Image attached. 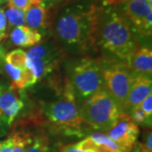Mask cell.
<instances>
[{"instance_id": "1", "label": "cell", "mask_w": 152, "mask_h": 152, "mask_svg": "<svg viewBox=\"0 0 152 152\" xmlns=\"http://www.w3.org/2000/svg\"><path fill=\"white\" fill-rule=\"evenodd\" d=\"M102 8L93 3L77 4L66 8L56 24V34L60 42L81 51L94 47Z\"/></svg>"}, {"instance_id": "2", "label": "cell", "mask_w": 152, "mask_h": 152, "mask_svg": "<svg viewBox=\"0 0 152 152\" xmlns=\"http://www.w3.org/2000/svg\"><path fill=\"white\" fill-rule=\"evenodd\" d=\"M135 31L130 22L113 6L102 8L98 18L96 44L122 59L137 51Z\"/></svg>"}, {"instance_id": "3", "label": "cell", "mask_w": 152, "mask_h": 152, "mask_svg": "<svg viewBox=\"0 0 152 152\" xmlns=\"http://www.w3.org/2000/svg\"><path fill=\"white\" fill-rule=\"evenodd\" d=\"M79 109L82 118L91 128L106 132L123 112L106 88L82 102Z\"/></svg>"}, {"instance_id": "4", "label": "cell", "mask_w": 152, "mask_h": 152, "mask_svg": "<svg viewBox=\"0 0 152 152\" xmlns=\"http://www.w3.org/2000/svg\"><path fill=\"white\" fill-rule=\"evenodd\" d=\"M59 100L48 105L45 113L49 121L61 127H67L85 135V125L88 124L80 114L75 90L70 80L66 79Z\"/></svg>"}, {"instance_id": "5", "label": "cell", "mask_w": 152, "mask_h": 152, "mask_svg": "<svg viewBox=\"0 0 152 152\" xmlns=\"http://www.w3.org/2000/svg\"><path fill=\"white\" fill-rule=\"evenodd\" d=\"M69 80L75 90L76 99L80 102L106 88L101 64L90 58L75 62L71 68Z\"/></svg>"}, {"instance_id": "6", "label": "cell", "mask_w": 152, "mask_h": 152, "mask_svg": "<svg viewBox=\"0 0 152 152\" xmlns=\"http://www.w3.org/2000/svg\"><path fill=\"white\" fill-rule=\"evenodd\" d=\"M105 87L123 112L129 91L131 82L135 73L130 71L124 64L102 65Z\"/></svg>"}, {"instance_id": "7", "label": "cell", "mask_w": 152, "mask_h": 152, "mask_svg": "<svg viewBox=\"0 0 152 152\" xmlns=\"http://www.w3.org/2000/svg\"><path fill=\"white\" fill-rule=\"evenodd\" d=\"M122 14L130 22L134 31L151 37L152 30V0H132L123 4Z\"/></svg>"}, {"instance_id": "8", "label": "cell", "mask_w": 152, "mask_h": 152, "mask_svg": "<svg viewBox=\"0 0 152 152\" xmlns=\"http://www.w3.org/2000/svg\"><path fill=\"white\" fill-rule=\"evenodd\" d=\"M107 132L121 151L130 152L135 149L140 129L128 113L122 112L112 128Z\"/></svg>"}, {"instance_id": "9", "label": "cell", "mask_w": 152, "mask_h": 152, "mask_svg": "<svg viewBox=\"0 0 152 152\" xmlns=\"http://www.w3.org/2000/svg\"><path fill=\"white\" fill-rule=\"evenodd\" d=\"M150 94H151V78L145 75L135 74L131 82L124 113H127L139 107Z\"/></svg>"}, {"instance_id": "10", "label": "cell", "mask_w": 152, "mask_h": 152, "mask_svg": "<svg viewBox=\"0 0 152 152\" xmlns=\"http://www.w3.org/2000/svg\"><path fill=\"white\" fill-rule=\"evenodd\" d=\"M25 15L28 27L34 30L48 28L53 22V13L51 6L48 5L43 1L37 4H31Z\"/></svg>"}, {"instance_id": "11", "label": "cell", "mask_w": 152, "mask_h": 152, "mask_svg": "<svg viewBox=\"0 0 152 152\" xmlns=\"http://www.w3.org/2000/svg\"><path fill=\"white\" fill-rule=\"evenodd\" d=\"M127 67L138 75L151 77L152 52L149 48H141L127 58Z\"/></svg>"}, {"instance_id": "12", "label": "cell", "mask_w": 152, "mask_h": 152, "mask_svg": "<svg viewBox=\"0 0 152 152\" xmlns=\"http://www.w3.org/2000/svg\"><path fill=\"white\" fill-rule=\"evenodd\" d=\"M10 40L14 45L27 48L34 47L42 40V35L38 30L20 26L15 27L10 33Z\"/></svg>"}, {"instance_id": "13", "label": "cell", "mask_w": 152, "mask_h": 152, "mask_svg": "<svg viewBox=\"0 0 152 152\" xmlns=\"http://www.w3.org/2000/svg\"><path fill=\"white\" fill-rule=\"evenodd\" d=\"M58 51L54 47L48 45H38L33 47L26 53L27 58H48V59H58Z\"/></svg>"}, {"instance_id": "14", "label": "cell", "mask_w": 152, "mask_h": 152, "mask_svg": "<svg viewBox=\"0 0 152 152\" xmlns=\"http://www.w3.org/2000/svg\"><path fill=\"white\" fill-rule=\"evenodd\" d=\"M6 63L18 69L26 67V53L20 49H15L7 53L4 57Z\"/></svg>"}, {"instance_id": "15", "label": "cell", "mask_w": 152, "mask_h": 152, "mask_svg": "<svg viewBox=\"0 0 152 152\" xmlns=\"http://www.w3.org/2000/svg\"><path fill=\"white\" fill-rule=\"evenodd\" d=\"M6 20H8L10 26H20L26 23L25 12L14 7H9L4 13Z\"/></svg>"}, {"instance_id": "16", "label": "cell", "mask_w": 152, "mask_h": 152, "mask_svg": "<svg viewBox=\"0 0 152 152\" xmlns=\"http://www.w3.org/2000/svg\"><path fill=\"white\" fill-rule=\"evenodd\" d=\"M90 137L92 139L93 141L95 142L96 145H102V146L106 147V148H107V149L113 151H120L118 145L108 135L105 134L103 133L96 132V133H93Z\"/></svg>"}, {"instance_id": "17", "label": "cell", "mask_w": 152, "mask_h": 152, "mask_svg": "<svg viewBox=\"0 0 152 152\" xmlns=\"http://www.w3.org/2000/svg\"><path fill=\"white\" fill-rule=\"evenodd\" d=\"M4 69L7 75L10 77L11 79V86L10 89L13 91L20 90V80H21L22 69H18L16 67H14L10 64L6 63L4 65Z\"/></svg>"}, {"instance_id": "18", "label": "cell", "mask_w": 152, "mask_h": 152, "mask_svg": "<svg viewBox=\"0 0 152 152\" xmlns=\"http://www.w3.org/2000/svg\"><path fill=\"white\" fill-rule=\"evenodd\" d=\"M32 142V145L28 147L26 152H54L46 137H39Z\"/></svg>"}, {"instance_id": "19", "label": "cell", "mask_w": 152, "mask_h": 152, "mask_svg": "<svg viewBox=\"0 0 152 152\" xmlns=\"http://www.w3.org/2000/svg\"><path fill=\"white\" fill-rule=\"evenodd\" d=\"M18 99L19 97L17 96L16 94L11 89H10L9 91H6L4 92L1 93V95H0V109L2 110V112L4 113L5 110L10 107Z\"/></svg>"}, {"instance_id": "20", "label": "cell", "mask_w": 152, "mask_h": 152, "mask_svg": "<svg viewBox=\"0 0 152 152\" xmlns=\"http://www.w3.org/2000/svg\"><path fill=\"white\" fill-rule=\"evenodd\" d=\"M131 113V118L135 123L136 124L146 125V126H151V117L147 116L145 113V112L140 108V107H137V108L132 110Z\"/></svg>"}, {"instance_id": "21", "label": "cell", "mask_w": 152, "mask_h": 152, "mask_svg": "<svg viewBox=\"0 0 152 152\" xmlns=\"http://www.w3.org/2000/svg\"><path fill=\"white\" fill-rule=\"evenodd\" d=\"M75 147H77L78 149H80L83 151H91L95 149V147L96 145V144L93 141L91 137H88L86 139L83 140L81 141L78 142L75 144Z\"/></svg>"}, {"instance_id": "22", "label": "cell", "mask_w": 152, "mask_h": 152, "mask_svg": "<svg viewBox=\"0 0 152 152\" xmlns=\"http://www.w3.org/2000/svg\"><path fill=\"white\" fill-rule=\"evenodd\" d=\"M8 5L9 7H14L26 12L31 5V3L30 0H10Z\"/></svg>"}, {"instance_id": "23", "label": "cell", "mask_w": 152, "mask_h": 152, "mask_svg": "<svg viewBox=\"0 0 152 152\" xmlns=\"http://www.w3.org/2000/svg\"><path fill=\"white\" fill-rule=\"evenodd\" d=\"M140 108L145 112V113L146 114L147 116L151 117L152 116V95L150 94L147 96L143 102L140 104Z\"/></svg>"}, {"instance_id": "24", "label": "cell", "mask_w": 152, "mask_h": 152, "mask_svg": "<svg viewBox=\"0 0 152 152\" xmlns=\"http://www.w3.org/2000/svg\"><path fill=\"white\" fill-rule=\"evenodd\" d=\"M152 135L151 132L147 134L145 142L140 145V148L138 149L140 152H152Z\"/></svg>"}, {"instance_id": "25", "label": "cell", "mask_w": 152, "mask_h": 152, "mask_svg": "<svg viewBox=\"0 0 152 152\" xmlns=\"http://www.w3.org/2000/svg\"><path fill=\"white\" fill-rule=\"evenodd\" d=\"M6 28H7V20H6L4 11L3 9H0V35L4 38L7 37Z\"/></svg>"}, {"instance_id": "26", "label": "cell", "mask_w": 152, "mask_h": 152, "mask_svg": "<svg viewBox=\"0 0 152 152\" xmlns=\"http://www.w3.org/2000/svg\"><path fill=\"white\" fill-rule=\"evenodd\" d=\"M60 152H93L91 151H83L75 147V144L66 145L60 147Z\"/></svg>"}, {"instance_id": "27", "label": "cell", "mask_w": 152, "mask_h": 152, "mask_svg": "<svg viewBox=\"0 0 152 152\" xmlns=\"http://www.w3.org/2000/svg\"><path fill=\"white\" fill-rule=\"evenodd\" d=\"M102 1L103 2L104 6H116L123 4L121 0H102Z\"/></svg>"}, {"instance_id": "28", "label": "cell", "mask_w": 152, "mask_h": 152, "mask_svg": "<svg viewBox=\"0 0 152 152\" xmlns=\"http://www.w3.org/2000/svg\"><path fill=\"white\" fill-rule=\"evenodd\" d=\"M42 0H30V3L31 4H40Z\"/></svg>"}, {"instance_id": "29", "label": "cell", "mask_w": 152, "mask_h": 152, "mask_svg": "<svg viewBox=\"0 0 152 152\" xmlns=\"http://www.w3.org/2000/svg\"><path fill=\"white\" fill-rule=\"evenodd\" d=\"M4 50H3L2 48H0V62H1V60H2L3 57H4Z\"/></svg>"}, {"instance_id": "30", "label": "cell", "mask_w": 152, "mask_h": 152, "mask_svg": "<svg viewBox=\"0 0 152 152\" xmlns=\"http://www.w3.org/2000/svg\"><path fill=\"white\" fill-rule=\"evenodd\" d=\"M3 92V87H2V86L0 85V95H1V93Z\"/></svg>"}, {"instance_id": "31", "label": "cell", "mask_w": 152, "mask_h": 152, "mask_svg": "<svg viewBox=\"0 0 152 152\" xmlns=\"http://www.w3.org/2000/svg\"><path fill=\"white\" fill-rule=\"evenodd\" d=\"M5 1H8V2H9L10 0H0V4H1V3H4V2H5Z\"/></svg>"}, {"instance_id": "32", "label": "cell", "mask_w": 152, "mask_h": 152, "mask_svg": "<svg viewBox=\"0 0 152 152\" xmlns=\"http://www.w3.org/2000/svg\"><path fill=\"white\" fill-rule=\"evenodd\" d=\"M2 115H3V112H2V110L0 109V118L2 117Z\"/></svg>"}, {"instance_id": "33", "label": "cell", "mask_w": 152, "mask_h": 152, "mask_svg": "<svg viewBox=\"0 0 152 152\" xmlns=\"http://www.w3.org/2000/svg\"><path fill=\"white\" fill-rule=\"evenodd\" d=\"M122 3H124V2H127V1H132V0H121Z\"/></svg>"}, {"instance_id": "34", "label": "cell", "mask_w": 152, "mask_h": 152, "mask_svg": "<svg viewBox=\"0 0 152 152\" xmlns=\"http://www.w3.org/2000/svg\"><path fill=\"white\" fill-rule=\"evenodd\" d=\"M134 152H140V151H139V150H137V151H134Z\"/></svg>"}]
</instances>
